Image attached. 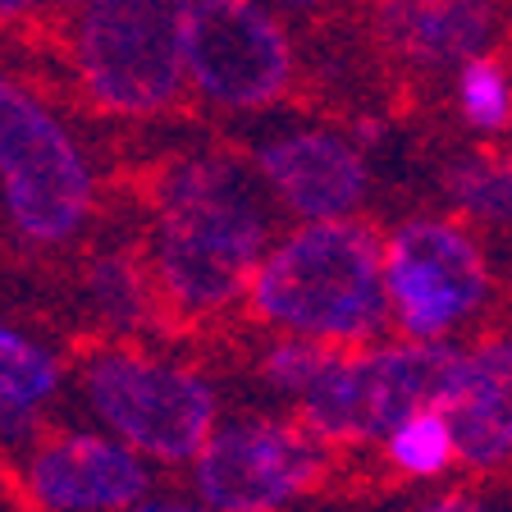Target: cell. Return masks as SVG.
I'll list each match as a JSON object with an SVG mask.
<instances>
[{"mask_svg":"<svg viewBox=\"0 0 512 512\" xmlns=\"http://www.w3.org/2000/svg\"><path fill=\"white\" fill-rule=\"evenodd\" d=\"M275 197L252 160L188 151L151 183L147 266L179 320H211L247 302L256 266L275 243Z\"/></svg>","mask_w":512,"mask_h":512,"instance_id":"1","label":"cell"},{"mask_svg":"<svg viewBox=\"0 0 512 512\" xmlns=\"http://www.w3.org/2000/svg\"><path fill=\"white\" fill-rule=\"evenodd\" d=\"M252 316L275 334L362 348L394 330L384 238L366 220H307L270 243L247 288Z\"/></svg>","mask_w":512,"mask_h":512,"instance_id":"2","label":"cell"},{"mask_svg":"<svg viewBox=\"0 0 512 512\" xmlns=\"http://www.w3.org/2000/svg\"><path fill=\"white\" fill-rule=\"evenodd\" d=\"M197 0H87L69 19V64L87 106L151 119L188 92V19Z\"/></svg>","mask_w":512,"mask_h":512,"instance_id":"3","label":"cell"},{"mask_svg":"<svg viewBox=\"0 0 512 512\" xmlns=\"http://www.w3.org/2000/svg\"><path fill=\"white\" fill-rule=\"evenodd\" d=\"M96 206V170L74 128L0 64V211L32 247H64Z\"/></svg>","mask_w":512,"mask_h":512,"instance_id":"4","label":"cell"},{"mask_svg":"<svg viewBox=\"0 0 512 512\" xmlns=\"http://www.w3.org/2000/svg\"><path fill=\"white\" fill-rule=\"evenodd\" d=\"M78 394L96 426L165 467H188L220 421L215 384L197 366L128 343L83 357Z\"/></svg>","mask_w":512,"mask_h":512,"instance_id":"5","label":"cell"},{"mask_svg":"<svg viewBox=\"0 0 512 512\" xmlns=\"http://www.w3.org/2000/svg\"><path fill=\"white\" fill-rule=\"evenodd\" d=\"M384 288L403 339L453 343L490 302V261L462 220L412 215L384 238Z\"/></svg>","mask_w":512,"mask_h":512,"instance_id":"6","label":"cell"},{"mask_svg":"<svg viewBox=\"0 0 512 512\" xmlns=\"http://www.w3.org/2000/svg\"><path fill=\"white\" fill-rule=\"evenodd\" d=\"M330 444L288 416H220L188 462L192 494L215 512H284L325 480Z\"/></svg>","mask_w":512,"mask_h":512,"instance_id":"7","label":"cell"},{"mask_svg":"<svg viewBox=\"0 0 512 512\" xmlns=\"http://www.w3.org/2000/svg\"><path fill=\"white\" fill-rule=\"evenodd\" d=\"M298 51L261 0H197L188 19V92L211 110L252 115L284 101Z\"/></svg>","mask_w":512,"mask_h":512,"instance_id":"8","label":"cell"},{"mask_svg":"<svg viewBox=\"0 0 512 512\" xmlns=\"http://www.w3.org/2000/svg\"><path fill=\"white\" fill-rule=\"evenodd\" d=\"M151 485V458L101 426L37 435L19 462V490L37 512H133Z\"/></svg>","mask_w":512,"mask_h":512,"instance_id":"9","label":"cell"},{"mask_svg":"<svg viewBox=\"0 0 512 512\" xmlns=\"http://www.w3.org/2000/svg\"><path fill=\"white\" fill-rule=\"evenodd\" d=\"M252 165L275 206L307 220H348L371 192V165L357 133L330 124H284L252 142Z\"/></svg>","mask_w":512,"mask_h":512,"instance_id":"10","label":"cell"},{"mask_svg":"<svg viewBox=\"0 0 512 512\" xmlns=\"http://www.w3.org/2000/svg\"><path fill=\"white\" fill-rule=\"evenodd\" d=\"M439 407L458 430V458L471 471L512 462V339H480L453 352Z\"/></svg>","mask_w":512,"mask_h":512,"instance_id":"11","label":"cell"},{"mask_svg":"<svg viewBox=\"0 0 512 512\" xmlns=\"http://www.w3.org/2000/svg\"><path fill=\"white\" fill-rule=\"evenodd\" d=\"M64 389V357L23 325L0 320V444L28 448Z\"/></svg>","mask_w":512,"mask_h":512,"instance_id":"12","label":"cell"},{"mask_svg":"<svg viewBox=\"0 0 512 512\" xmlns=\"http://www.w3.org/2000/svg\"><path fill=\"white\" fill-rule=\"evenodd\" d=\"M366 348V343H362ZM362 348H330L325 366L298 398V421L316 430L330 448L375 444L371 430V389H366V352Z\"/></svg>","mask_w":512,"mask_h":512,"instance_id":"13","label":"cell"},{"mask_svg":"<svg viewBox=\"0 0 512 512\" xmlns=\"http://www.w3.org/2000/svg\"><path fill=\"white\" fill-rule=\"evenodd\" d=\"M83 302L96 325L106 334H115V339L142 334L151 320H156V311H165L147 256L138 261V256H124V252H106L87 266Z\"/></svg>","mask_w":512,"mask_h":512,"instance_id":"14","label":"cell"},{"mask_svg":"<svg viewBox=\"0 0 512 512\" xmlns=\"http://www.w3.org/2000/svg\"><path fill=\"white\" fill-rule=\"evenodd\" d=\"M384 462L407 480H439L448 467H458V430L444 407H421L403 416L389 435L380 439Z\"/></svg>","mask_w":512,"mask_h":512,"instance_id":"15","label":"cell"},{"mask_svg":"<svg viewBox=\"0 0 512 512\" xmlns=\"http://www.w3.org/2000/svg\"><path fill=\"white\" fill-rule=\"evenodd\" d=\"M448 202L476 224L512 229V151H480L462 156L444 179Z\"/></svg>","mask_w":512,"mask_h":512,"instance_id":"16","label":"cell"},{"mask_svg":"<svg viewBox=\"0 0 512 512\" xmlns=\"http://www.w3.org/2000/svg\"><path fill=\"white\" fill-rule=\"evenodd\" d=\"M453 96H458L467 128H476L485 138H499L512 128V69L494 55H471L467 64H458Z\"/></svg>","mask_w":512,"mask_h":512,"instance_id":"17","label":"cell"},{"mask_svg":"<svg viewBox=\"0 0 512 512\" xmlns=\"http://www.w3.org/2000/svg\"><path fill=\"white\" fill-rule=\"evenodd\" d=\"M330 348L316 339H298V334H279L266 352H261V366H256V380L266 384L275 398L284 403H298L307 394V384L316 380V371L325 366Z\"/></svg>","mask_w":512,"mask_h":512,"instance_id":"18","label":"cell"},{"mask_svg":"<svg viewBox=\"0 0 512 512\" xmlns=\"http://www.w3.org/2000/svg\"><path fill=\"white\" fill-rule=\"evenodd\" d=\"M412 512H503V508H494V503H485V499H471V494H439V499L421 503V508H412Z\"/></svg>","mask_w":512,"mask_h":512,"instance_id":"19","label":"cell"},{"mask_svg":"<svg viewBox=\"0 0 512 512\" xmlns=\"http://www.w3.org/2000/svg\"><path fill=\"white\" fill-rule=\"evenodd\" d=\"M266 10H275L279 19H320L330 10V0H261Z\"/></svg>","mask_w":512,"mask_h":512,"instance_id":"20","label":"cell"},{"mask_svg":"<svg viewBox=\"0 0 512 512\" xmlns=\"http://www.w3.org/2000/svg\"><path fill=\"white\" fill-rule=\"evenodd\" d=\"M133 512H215L202 499H179V494H147Z\"/></svg>","mask_w":512,"mask_h":512,"instance_id":"21","label":"cell"},{"mask_svg":"<svg viewBox=\"0 0 512 512\" xmlns=\"http://www.w3.org/2000/svg\"><path fill=\"white\" fill-rule=\"evenodd\" d=\"M51 0H0V28H14V23H28L32 14H42Z\"/></svg>","mask_w":512,"mask_h":512,"instance_id":"22","label":"cell"},{"mask_svg":"<svg viewBox=\"0 0 512 512\" xmlns=\"http://www.w3.org/2000/svg\"><path fill=\"white\" fill-rule=\"evenodd\" d=\"M51 5H55V10H64V14H74V10H83L87 0H51Z\"/></svg>","mask_w":512,"mask_h":512,"instance_id":"23","label":"cell"}]
</instances>
